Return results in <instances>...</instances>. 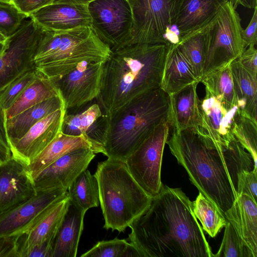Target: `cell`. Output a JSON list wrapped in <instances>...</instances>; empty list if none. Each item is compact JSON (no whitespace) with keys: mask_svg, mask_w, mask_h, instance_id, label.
I'll list each match as a JSON object with an SVG mask.
<instances>
[{"mask_svg":"<svg viewBox=\"0 0 257 257\" xmlns=\"http://www.w3.org/2000/svg\"><path fill=\"white\" fill-rule=\"evenodd\" d=\"M198 83H192L176 92L168 95L167 121L173 130L182 131L196 129L200 101L197 92Z\"/></svg>","mask_w":257,"mask_h":257,"instance_id":"obj_23","label":"cell"},{"mask_svg":"<svg viewBox=\"0 0 257 257\" xmlns=\"http://www.w3.org/2000/svg\"><path fill=\"white\" fill-rule=\"evenodd\" d=\"M230 67L240 114L257 121V74L244 67L237 59Z\"/></svg>","mask_w":257,"mask_h":257,"instance_id":"obj_27","label":"cell"},{"mask_svg":"<svg viewBox=\"0 0 257 257\" xmlns=\"http://www.w3.org/2000/svg\"><path fill=\"white\" fill-rule=\"evenodd\" d=\"M54 240H48L36 245L23 255V257H52Z\"/></svg>","mask_w":257,"mask_h":257,"instance_id":"obj_45","label":"cell"},{"mask_svg":"<svg viewBox=\"0 0 257 257\" xmlns=\"http://www.w3.org/2000/svg\"><path fill=\"white\" fill-rule=\"evenodd\" d=\"M253 14L248 26L241 33L242 39L247 47L250 45H256L257 43V7L253 9Z\"/></svg>","mask_w":257,"mask_h":257,"instance_id":"obj_43","label":"cell"},{"mask_svg":"<svg viewBox=\"0 0 257 257\" xmlns=\"http://www.w3.org/2000/svg\"><path fill=\"white\" fill-rule=\"evenodd\" d=\"M233 4L235 9L241 6L249 9H254L256 7V0H229Z\"/></svg>","mask_w":257,"mask_h":257,"instance_id":"obj_46","label":"cell"},{"mask_svg":"<svg viewBox=\"0 0 257 257\" xmlns=\"http://www.w3.org/2000/svg\"><path fill=\"white\" fill-rule=\"evenodd\" d=\"M193 202V210L204 230L214 237L225 226L228 221L223 213L211 201L199 192Z\"/></svg>","mask_w":257,"mask_h":257,"instance_id":"obj_30","label":"cell"},{"mask_svg":"<svg viewBox=\"0 0 257 257\" xmlns=\"http://www.w3.org/2000/svg\"><path fill=\"white\" fill-rule=\"evenodd\" d=\"M67 194L62 189L37 191L26 201L0 214V237L21 235L48 207Z\"/></svg>","mask_w":257,"mask_h":257,"instance_id":"obj_15","label":"cell"},{"mask_svg":"<svg viewBox=\"0 0 257 257\" xmlns=\"http://www.w3.org/2000/svg\"><path fill=\"white\" fill-rule=\"evenodd\" d=\"M176 1L128 0L133 19L131 45H166L164 34L172 25Z\"/></svg>","mask_w":257,"mask_h":257,"instance_id":"obj_11","label":"cell"},{"mask_svg":"<svg viewBox=\"0 0 257 257\" xmlns=\"http://www.w3.org/2000/svg\"><path fill=\"white\" fill-rule=\"evenodd\" d=\"M8 38L5 36L1 33H0V43H6L8 41Z\"/></svg>","mask_w":257,"mask_h":257,"instance_id":"obj_49","label":"cell"},{"mask_svg":"<svg viewBox=\"0 0 257 257\" xmlns=\"http://www.w3.org/2000/svg\"><path fill=\"white\" fill-rule=\"evenodd\" d=\"M242 30L239 14L232 3L227 1L203 31L205 54L202 77L230 65L240 57L246 48L241 37Z\"/></svg>","mask_w":257,"mask_h":257,"instance_id":"obj_7","label":"cell"},{"mask_svg":"<svg viewBox=\"0 0 257 257\" xmlns=\"http://www.w3.org/2000/svg\"><path fill=\"white\" fill-rule=\"evenodd\" d=\"M104 63L83 62L54 82L66 111H78L97 98L100 92Z\"/></svg>","mask_w":257,"mask_h":257,"instance_id":"obj_13","label":"cell"},{"mask_svg":"<svg viewBox=\"0 0 257 257\" xmlns=\"http://www.w3.org/2000/svg\"><path fill=\"white\" fill-rule=\"evenodd\" d=\"M59 93L54 81L40 73L14 104L5 111L6 118H11L27 108L57 96Z\"/></svg>","mask_w":257,"mask_h":257,"instance_id":"obj_28","label":"cell"},{"mask_svg":"<svg viewBox=\"0 0 257 257\" xmlns=\"http://www.w3.org/2000/svg\"><path fill=\"white\" fill-rule=\"evenodd\" d=\"M140 257L136 247L125 239L116 237L98 241L81 257Z\"/></svg>","mask_w":257,"mask_h":257,"instance_id":"obj_33","label":"cell"},{"mask_svg":"<svg viewBox=\"0 0 257 257\" xmlns=\"http://www.w3.org/2000/svg\"><path fill=\"white\" fill-rule=\"evenodd\" d=\"M30 18L47 31H64L91 27L87 4H52L32 14Z\"/></svg>","mask_w":257,"mask_h":257,"instance_id":"obj_20","label":"cell"},{"mask_svg":"<svg viewBox=\"0 0 257 257\" xmlns=\"http://www.w3.org/2000/svg\"><path fill=\"white\" fill-rule=\"evenodd\" d=\"M69 203L67 194L48 207L28 229L17 236L19 257H23L36 245L55 240Z\"/></svg>","mask_w":257,"mask_h":257,"instance_id":"obj_19","label":"cell"},{"mask_svg":"<svg viewBox=\"0 0 257 257\" xmlns=\"http://www.w3.org/2000/svg\"><path fill=\"white\" fill-rule=\"evenodd\" d=\"M5 111L0 109V166L12 157L5 127Z\"/></svg>","mask_w":257,"mask_h":257,"instance_id":"obj_40","label":"cell"},{"mask_svg":"<svg viewBox=\"0 0 257 257\" xmlns=\"http://www.w3.org/2000/svg\"><path fill=\"white\" fill-rule=\"evenodd\" d=\"M241 194H246L256 201L257 169L244 171L239 175L237 196Z\"/></svg>","mask_w":257,"mask_h":257,"instance_id":"obj_39","label":"cell"},{"mask_svg":"<svg viewBox=\"0 0 257 257\" xmlns=\"http://www.w3.org/2000/svg\"><path fill=\"white\" fill-rule=\"evenodd\" d=\"M39 73L35 67L25 72L12 82L0 95V109L6 111L9 109Z\"/></svg>","mask_w":257,"mask_h":257,"instance_id":"obj_37","label":"cell"},{"mask_svg":"<svg viewBox=\"0 0 257 257\" xmlns=\"http://www.w3.org/2000/svg\"><path fill=\"white\" fill-rule=\"evenodd\" d=\"M7 46V42L5 43H0V56L3 54Z\"/></svg>","mask_w":257,"mask_h":257,"instance_id":"obj_48","label":"cell"},{"mask_svg":"<svg viewBox=\"0 0 257 257\" xmlns=\"http://www.w3.org/2000/svg\"><path fill=\"white\" fill-rule=\"evenodd\" d=\"M222 242L214 257H253L250 250L242 242L231 224L225 225Z\"/></svg>","mask_w":257,"mask_h":257,"instance_id":"obj_36","label":"cell"},{"mask_svg":"<svg viewBox=\"0 0 257 257\" xmlns=\"http://www.w3.org/2000/svg\"><path fill=\"white\" fill-rule=\"evenodd\" d=\"M98 185L103 227L124 232L147 209L152 197L132 177L124 162L107 158L94 174Z\"/></svg>","mask_w":257,"mask_h":257,"instance_id":"obj_6","label":"cell"},{"mask_svg":"<svg viewBox=\"0 0 257 257\" xmlns=\"http://www.w3.org/2000/svg\"><path fill=\"white\" fill-rule=\"evenodd\" d=\"M64 106V102L59 93L11 118H5V127L10 147L24 136L35 123Z\"/></svg>","mask_w":257,"mask_h":257,"instance_id":"obj_26","label":"cell"},{"mask_svg":"<svg viewBox=\"0 0 257 257\" xmlns=\"http://www.w3.org/2000/svg\"><path fill=\"white\" fill-rule=\"evenodd\" d=\"M86 211L69 203L56 234L52 257H76Z\"/></svg>","mask_w":257,"mask_h":257,"instance_id":"obj_25","label":"cell"},{"mask_svg":"<svg viewBox=\"0 0 257 257\" xmlns=\"http://www.w3.org/2000/svg\"><path fill=\"white\" fill-rule=\"evenodd\" d=\"M88 9L91 28L111 51L131 44L133 19L128 0H93Z\"/></svg>","mask_w":257,"mask_h":257,"instance_id":"obj_10","label":"cell"},{"mask_svg":"<svg viewBox=\"0 0 257 257\" xmlns=\"http://www.w3.org/2000/svg\"><path fill=\"white\" fill-rule=\"evenodd\" d=\"M173 131L166 142L172 154L199 192L224 214L237 197L239 175L257 169L256 162L236 139L221 148L202 139L193 129Z\"/></svg>","mask_w":257,"mask_h":257,"instance_id":"obj_2","label":"cell"},{"mask_svg":"<svg viewBox=\"0 0 257 257\" xmlns=\"http://www.w3.org/2000/svg\"><path fill=\"white\" fill-rule=\"evenodd\" d=\"M200 101L197 126L193 130L205 141L218 148L228 146L235 139L233 128L240 112L237 105H231L222 97L213 95L207 90Z\"/></svg>","mask_w":257,"mask_h":257,"instance_id":"obj_12","label":"cell"},{"mask_svg":"<svg viewBox=\"0 0 257 257\" xmlns=\"http://www.w3.org/2000/svg\"><path fill=\"white\" fill-rule=\"evenodd\" d=\"M36 194L25 164L12 156L0 166V214Z\"/></svg>","mask_w":257,"mask_h":257,"instance_id":"obj_17","label":"cell"},{"mask_svg":"<svg viewBox=\"0 0 257 257\" xmlns=\"http://www.w3.org/2000/svg\"><path fill=\"white\" fill-rule=\"evenodd\" d=\"M29 18L14 4L0 2V33L10 37Z\"/></svg>","mask_w":257,"mask_h":257,"instance_id":"obj_38","label":"cell"},{"mask_svg":"<svg viewBox=\"0 0 257 257\" xmlns=\"http://www.w3.org/2000/svg\"><path fill=\"white\" fill-rule=\"evenodd\" d=\"M112 51L91 27L44 29L34 56L36 69L53 81L84 62L105 63Z\"/></svg>","mask_w":257,"mask_h":257,"instance_id":"obj_5","label":"cell"},{"mask_svg":"<svg viewBox=\"0 0 257 257\" xmlns=\"http://www.w3.org/2000/svg\"><path fill=\"white\" fill-rule=\"evenodd\" d=\"M95 156L90 148L72 151L52 163L34 179L36 191L53 189L67 190L76 178L84 170Z\"/></svg>","mask_w":257,"mask_h":257,"instance_id":"obj_14","label":"cell"},{"mask_svg":"<svg viewBox=\"0 0 257 257\" xmlns=\"http://www.w3.org/2000/svg\"><path fill=\"white\" fill-rule=\"evenodd\" d=\"M0 2L14 4L13 0H0Z\"/></svg>","mask_w":257,"mask_h":257,"instance_id":"obj_50","label":"cell"},{"mask_svg":"<svg viewBox=\"0 0 257 257\" xmlns=\"http://www.w3.org/2000/svg\"><path fill=\"white\" fill-rule=\"evenodd\" d=\"M0 257H19L17 236L0 237Z\"/></svg>","mask_w":257,"mask_h":257,"instance_id":"obj_44","label":"cell"},{"mask_svg":"<svg viewBox=\"0 0 257 257\" xmlns=\"http://www.w3.org/2000/svg\"><path fill=\"white\" fill-rule=\"evenodd\" d=\"M177 45L189 61L200 82L203 76L205 54L203 31L185 38Z\"/></svg>","mask_w":257,"mask_h":257,"instance_id":"obj_34","label":"cell"},{"mask_svg":"<svg viewBox=\"0 0 257 257\" xmlns=\"http://www.w3.org/2000/svg\"><path fill=\"white\" fill-rule=\"evenodd\" d=\"M201 82L213 95L222 97L231 105H236L233 82L230 65L212 71L204 75Z\"/></svg>","mask_w":257,"mask_h":257,"instance_id":"obj_32","label":"cell"},{"mask_svg":"<svg viewBox=\"0 0 257 257\" xmlns=\"http://www.w3.org/2000/svg\"><path fill=\"white\" fill-rule=\"evenodd\" d=\"M87 148L95 154H104V146L87 136H71L62 132L28 165L26 169L34 179L42 171L64 155L76 149Z\"/></svg>","mask_w":257,"mask_h":257,"instance_id":"obj_21","label":"cell"},{"mask_svg":"<svg viewBox=\"0 0 257 257\" xmlns=\"http://www.w3.org/2000/svg\"><path fill=\"white\" fill-rule=\"evenodd\" d=\"M56 0H13L14 4L28 18L30 16L46 6L54 4Z\"/></svg>","mask_w":257,"mask_h":257,"instance_id":"obj_41","label":"cell"},{"mask_svg":"<svg viewBox=\"0 0 257 257\" xmlns=\"http://www.w3.org/2000/svg\"><path fill=\"white\" fill-rule=\"evenodd\" d=\"M8 38L0 56V95L15 79L35 68L34 56L44 29L29 18Z\"/></svg>","mask_w":257,"mask_h":257,"instance_id":"obj_9","label":"cell"},{"mask_svg":"<svg viewBox=\"0 0 257 257\" xmlns=\"http://www.w3.org/2000/svg\"><path fill=\"white\" fill-rule=\"evenodd\" d=\"M66 112L64 106L35 123L11 146L12 156L26 166L29 165L62 132Z\"/></svg>","mask_w":257,"mask_h":257,"instance_id":"obj_16","label":"cell"},{"mask_svg":"<svg viewBox=\"0 0 257 257\" xmlns=\"http://www.w3.org/2000/svg\"><path fill=\"white\" fill-rule=\"evenodd\" d=\"M103 115L100 106L97 103L90 105L82 111L72 113L66 112L62 125V133L68 135L89 137L90 129Z\"/></svg>","mask_w":257,"mask_h":257,"instance_id":"obj_31","label":"cell"},{"mask_svg":"<svg viewBox=\"0 0 257 257\" xmlns=\"http://www.w3.org/2000/svg\"><path fill=\"white\" fill-rule=\"evenodd\" d=\"M167 120L157 125L124 161L130 174L151 197L161 189L163 152L169 137Z\"/></svg>","mask_w":257,"mask_h":257,"instance_id":"obj_8","label":"cell"},{"mask_svg":"<svg viewBox=\"0 0 257 257\" xmlns=\"http://www.w3.org/2000/svg\"><path fill=\"white\" fill-rule=\"evenodd\" d=\"M233 134L256 162L257 121L240 114L235 122Z\"/></svg>","mask_w":257,"mask_h":257,"instance_id":"obj_35","label":"cell"},{"mask_svg":"<svg viewBox=\"0 0 257 257\" xmlns=\"http://www.w3.org/2000/svg\"><path fill=\"white\" fill-rule=\"evenodd\" d=\"M237 59L246 69L257 74V50L254 45H250Z\"/></svg>","mask_w":257,"mask_h":257,"instance_id":"obj_42","label":"cell"},{"mask_svg":"<svg viewBox=\"0 0 257 257\" xmlns=\"http://www.w3.org/2000/svg\"><path fill=\"white\" fill-rule=\"evenodd\" d=\"M168 113V95L159 88L106 115L104 155L124 162L157 125L167 120Z\"/></svg>","mask_w":257,"mask_h":257,"instance_id":"obj_4","label":"cell"},{"mask_svg":"<svg viewBox=\"0 0 257 257\" xmlns=\"http://www.w3.org/2000/svg\"><path fill=\"white\" fill-rule=\"evenodd\" d=\"M129 227L140 257H213L193 202L180 188L163 184Z\"/></svg>","mask_w":257,"mask_h":257,"instance_id":"obj_1","label":"cell"},{"mask_svg":"<svg viewBox=\"0 0 257 257\" xmlns=\"http://www.w3.org/2000/svg\"><path fill=\"white\" fill-rule=\"evenodd\" d=\"M93 0H56L54 4H87Z\"/></svg>","mask_w":257,"mask_h":257,"instance_id":"obj_47","label":"cell"},{"mask_svg":"<svg viewBox=\"0 0 257 257\" xmlns=\"http://www.w3.org/2000/svg\"><path fill=\"white\" fill-rule=\"evenodd\" d=\"M167 45L135 44L112 51L104 63L97 99L110 115L135 98L160 88Z\"/></svg>","mask_w":257,"mask_h":257,"instance_id":"obj_3","label":"cell"},{"mask_svg":"<svg viewBox=\"0 0 257 257\" xmlns=\"http://www.w3.org/2000/svg\"><path fill=\"white\" fill-rule=\"evenodd\" d=\"M228 1L176 0L172 24L179 30L180 41L203 31Z\"/></svg>","mask_w":257,"mask_h":257,"instance_id":"obj_18","label":"cell"},{"mask_svg":"<svg viewBox=\"0 0 257 257\" xmlns=\"http://www.w3.org/2000/svg\"><path fill=\"white\" fill-rule=\"evenodd\" d=\"M200 82L188 59L177 45L167 46L160 88L167 95Z\"/></svg>","mask_w":257,"mask_h":257,"instance_id":"obj_24","label":"cell"},{"mask_svg":"<svg viewBox=\"0 0 257 257\" xmlns=\"http://www.w3.org/2000/svg\"><path fill=\"white\" fill-rule=\"evenodd\" d=\"M224 215L253 257H257L256 201L246 194H239Z\"/></svg>","mask_w":257,"mask_h":257,"instance_id":"obj_22","label":"cell"},{"mask_svg":"<svg viewBox=\"0 0 257 257\" xmlns=\"http://www.w3.org/2000/svg\"><path fill=\"white\" fill-rule=\"evenodd\" d=\"M70 201L86 212L99 205L97 180L87 169L82 172L67 190Z\"/></svg>","mask_w":257,"mask_h":257,"instance_id":"obj_29","label":"cell"}]
</instances>
